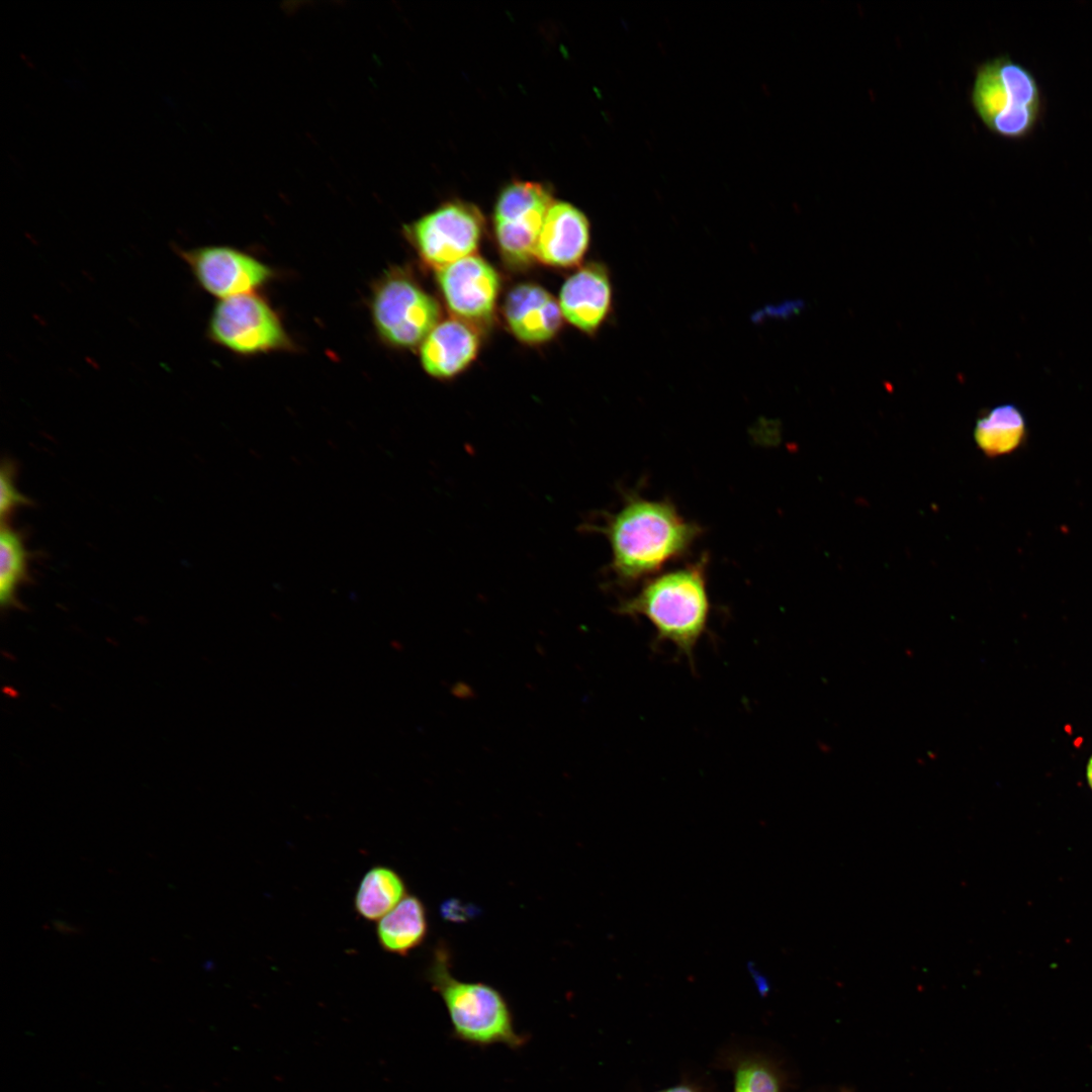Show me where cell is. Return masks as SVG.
<instances>
[{
    "label": "cell",
    "instance_id": "23",
    "mask_svg": "<svg viewBox=\"0 0 1092 1092\" xmlns=\"http://www.w3.org/2000/svg\"><path fill=\"white\" fill-rule=\"evenodd\" d=\"M1087 780L1090 787L1092 788V757L1090 758L1087 765Z\"/></svg>",
    "mask_w": 1092,
    "mask_h": 1092
},
{
    "label": "cell",
    "instance_id": "6",
    "mask_svg": "<svg viewBox=\"0 0 1092 1092\" xmlns=\"http://www.w3.org/2000/svg\"><path fill=\"white\" fill-rule=\"evenodd\" d=\"M549 187L534 181H514L500 191L493 210L495 239L503 256L525 265L535 258L537 241L553 203Z\"/></svg>",
    "mask_w": 1092,
    "mask_h": 1092
},
{
    "label": "cell",
    "instance_id": "11",
    "mask_svg": "<svg viewBox=\"0 0 1092 1092\" xmlns=\"http://www.w3.org/2000/svg\"><path fill=\"white\" fill-rule=\"evenodd\" d=\"M559 306L562 316L577 329L595 333L607 318L612 306V285L607 268L589 263L563 284Z\"/></svg>",
    "mask_w": 1092,
    "mask_h": 1092
},
{
    "label": "cell",
    "instance_id": "13",
    "mask_svg": "<svg viewBox=\"0 0 1092 1092\" xmlns=\"http://www.w3.org/2000/svg\"><path fill=\"white\" fill-rule=\"evenodd\" d=\"M504 313L511 332L521 341L539 344L552 339L562 324L559 303L532 283L515 286L507 295Z\"/></svg>",
    "mask_w": 1092,
    "mask_h": 1092
},
{
    "label": "cell",
    "instance_id": "8",
    "mask_svg": "<svg viewBox=\"0 0 1092 1092\" xmlns=\"http://www.w3.org/2000/svg\"><path fill=\"white\" fill-rule=\"evenodd\" d=\"M208 327L211 340L239 354L267 352L289 344L278 316L253 293L221 299Z\"/></svg>",
    "mask_w": 1092,
    "mask_h": 1092
},
{
    "label": "cell",
    "instance_id": "12",
    "mask_svg": "<svg viewBox=\"0 0 1092 1092\" xmlns=\"http://www.w3.org/2000/svg\"><path fill=\"white\" fill-rule=\"evenodd\" d=\"M589 221L568 202H553L540 232L535 258L554 267H571L583 258L589 245Z\"/></svg>",
    "mask_w": 1092,
    "mask_h": 1092
},
{
    "label": "cell",
    "instance_id": "20",
    "mask_svg": "<svg viewBox=\"0 0 1092 1092\" xmlns=\"http://www.w3.org/2000/svg\"><path fill=\"white\" fill-rule=\"evenodd\" d=\"M10 462H4L0 474V515L2 521L20 506L31 505V500L19 492L14 484V470Z\"/></svg>",
    "mask_w": 1092,
    "mask_h": 1092
},
{
    "label": "cell",
    "instance_id": "18",
    "mask_svg": "<svg viewBox=\"0 0 1092 1092\" xmlns=\"http://www.w3.org/2000/svg\"><path fill=\"white\" fill-rule=\"evenodd\" d=\"M28 559L21 536L2 525L0 532V602L4 609L18 608L16 593L28 580Z\"/></svg>",
    "mask_w": 1092,
    "mask_h": 1092
},
{
    "label": "cell",
    "instance_id": "19",
    "mask_svg": "<svg viewBox=\"0 0 1092 1092\" xmlns=\"http://www.w3.org/2000/svg\"><path fill=\"white\" fill-rule=\"evenodd\" d=\"M733 1092H783L776 1066L756 1055L737 1056L731 1060Z\"/></svg>",
    "mask_w": 1092,
    "mask_h": 1092
},
{
    "label": "cell",
    "instance_id": "14",
    "mask_svg": "<svg viewBox=\"0 0 1092 1092\" xmlns=\"http://www.w3.org/2000/svg\"><path fill=\"white\" fill-rule=\"evenodd\" d=\"M479 340L472 327L458 318L439 323L421 344L424 369L438 378L452 377L476 357Z\"/></svg>",
    "mask_w": 1092,
    "mask_h": 1092
},
{
    "label": "cell",
    "instance_id": "17",
    "mask_svg": "<svg viewBox=\"0 0 1092 1092\" xmlns=\"http://www.w3.org/2000/svg\"><path fill=\"white\" fill-rule=\"evenodd\" d=\"M1025 435V420L1013 404L993 407L977 421L974 429L976 444L989 457L1013 452L1021 445Z\"/></svg>",
    "mask_w": 1092,
    "mask_h": 1092
},
{
    "label": "cell",
    "instance_id": "16",
    "mask_svg": "<svg viewBox=\"0 0 1092 1092\" xmlns=\"http://www.w3.org/2000/svg\"><path fill=\"white\" fill-rule=\"evenodd\" d=\"M407 895L402 877L392 868L374 866L362 877L354 898L355 911L367 921H378Z\"/></svg>",
    "mask_w": 1092,
    "mask_h": 1092
},
{
    "label": "cell",
    "instance_id": "15",
    "mask_svg": "<svg viewBox=\"0 0 1092 1092\" xmlns=\"http://www.w3.org/2000/svg\"><path fill=\"white\" fill-rule=\"evenodd\" d=\"M429 932L427 910L415 895H406L391 911L377 921L376 937L389 953L407 956L421 946Z\"/></svg>",
    "mask_w": 1092,
    "mask_h": 1092
},
{
    "label": "cell",
    "instance_id": "5",
    "mask_svg": "<svg viewBox=\"0 0 1092 1092\" xmlns=\"http://www.w3.org/2000/svg\"><path fill=\"white\" fill-rule=\"evenodd\" d=\"M483 226L474 204L449 201L407 225L405 233L421 258L438 270L473 255Z\"/></svg>",
    "mask_w": 1092,
    "mask_h": 1092
},
{
    "label": "cell",
    "instance_id": "2",
    "mask_svg": "<svg viewBox=\"0 0 1092 1092\" xmlns=\"http://www.w3.org/2000/svg\"><path fill=\"white\" fill-rule=\"evenodd\" d=\"M706 561L703 557L650 578L617 608L621 615L645 618L653 626L656 640L671 643L692 666L710 616Z\"/></svg>",
    "mask_w": 1092,
    "mask_h": 1092
},
{
    "label": "cell",
    "instance_id": "1",
    "mask_svg": "<svg viewBox=\"0 0 1092 1092\" xmlns=\"http://www.w3.org/2000/svg\"><path fill=\"white\" fill-rule=\"evenodd\" d=\"M605 535L612 551L611 569L621 583H632L686 554L701 529L666 500L627 495L604 523L587 525Z\"/></svg>",
    "mask_w": 1092,
    "mask_h": 1092
},
{
    "label": "cell",
    "instance_id": "7",
    "mask_svg": "<svg viewBox=\"0 0 1092 1092\" xmlns=\"http://www.w3.org/2000/svg\"><path fill=\"white\" fill-rule=\"evenodd\" d=\"M372 312L381 337L402 348L422 344L441 315L435 298L404 275H392L378 286Z\"/></svg>",
    "mask_w": 1092,
    "mask_h": 1092
},
{
    "label": "cell",
    "instance_id": "10",
    "mask_svg": "<svg viewBox=\"0 0 1092 1092\" xmlns=\"http://www.w3.org/2000/svg\"><path fill=\"white\" fill-rule=\"evenodd\" d=\"M437 280L450 311L467 324L492 317L499 278L494 268L473 254L437 270Z\"/></svg>",
    "mask_w": 1092,
    "mask_h": 1092
},
{
    "label": "cell",
    "instance_id": "9",
    "mask_svg": "<svg viewBox=\"0 0 1092 1092\" xmlns=\"http://www.w3.org/2000/svg\"><path fill=\"white\" fill-rule=\"evenodd\" d=\"M199 285L221 299L252 293L272 275L254 257L223 246L179 250Z\"/></svg>",
    "mask_w": 1092,
    "mask_h": 1092
},
{
    "label": "cell",
    "instance_id": "21",
    "mask_svg": "<svg viewBox=\"0 0 1092 1092\" xmlns=\"http://www.w3.org/2000/svg\"><path fill=\"white\" fill-rule=\"evenodd\" d=\"M470 909L463 906L460 901L449 900L442 905V915L449 920L462 921L468 918Z\"/></svg>",
    "mask_w": 1092,
    "mask_h": 1092
},
{
    "label": "cell",
    "instance_id": "4",
    "mask_svg": "<svg viewBox=\"0 0 1092 1092\" xmlns=\"http://www.w3.org/2000/svg\"><path fill=\"white\" fill-rule=\"evenodd\" d=\"M970 99L985 126L1007 140L1028 136L1043 108L1041 90L1033 73L1005 55L977 67Z\"/></svg>",
    "mask_w": 1092,
    "mask_h": 1092
},
{
    "label": "cell",
    "instance_id": "3",
    "mask_svg": "<svg viewBox=\"0 0 1092 1092\" xmlns=\"http://www.w3.org/2000/svg\"><path fill=\"white\" fill-rule=\"evenodd\" d=\"M426 974L446 1007L453 1038L480 1049L502 1044L517 1051L527 1043L502 992L483 982L457 979L444 946L435 948Z\"/></svg>",
    "mask_w": 1092,
    "mask_h": 1092
},
{
    "label": "cell",
    "instance_id": "22",
    "mask_svg": "<svg viewBox=\"0 0 1092 1092\" xmlns=\"http://www.w3.org/2000/svg\"><path fill=\"white\" fill-rule=\"evenodd\" d=\"M656 1092H702L695 1084L681 1082Z\"/></svg>",
    "mask_w": 1092,
    "mask_h": 1092
}]
</instances>
